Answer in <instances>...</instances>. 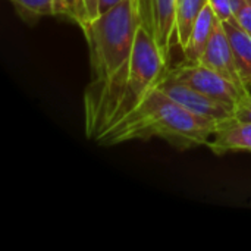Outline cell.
Returning a JSON list of instances; mask_svg holds the SVG:
<instances>
[{"label": "cell", "mask_w": 251, "mask_h": 251, "mask_svg": "<svg viewBox=\"0 0 251 251\" xmlns=\"http://www.w3.org/2000/svg\"><path fill=\"white\" fill-rule=\"evenodd\" d=\"M224 26L232 47L238 74L246 88L251 91V34L241 28L234 19L224 22Z\"/></svg>", "instance_id": "cell-10"}, {"label": "cell", "mask_w": 251, "mask_h": 251, "mask_svg": "<svg viewBox=\"0 0 251 251\" xmlns=\"http://www.w3.org/2000/svg\"><path fill=\"white\" fill-rule=\"evenodd\" d=\"M218 22H219V18L216 16L212 6L207 4L203 9V12L200 13V16L197 18V21L193 26L191 35L188 38V43H187L185 49L182 50L185 62H191V63L200 62V59L215 32Z\"/></svg>", "instance_id": "cell-9"}, {"label": "cell", "mask_w": 251, "mask_h": 251, "mask_svg": "<svg viewBox=\"0 0 251 251\" xmlns=\"http://www.w3.org/2000/svg\"><path fill=\"white\" fill-rule=\"evenodd\" d=\"M122 0H100V13L109 10L110 7L116 6L118 3H121Z\"/></svg>", "instance_id": "cell-19"}, {"label": "cell", "mask_w": 251, "mask_h": 251, "mask_svg": "<svg viewBox=\"0 0 251 251\" xmlns=\"http://www.w3.org/2000/svg\"><path fill=\"white\" fill-rule=\"evenodd\" d=\"M157 88L163 91L166 96H169L172 100L193 112L194 115L209 119L212 122H216L218 125L229 121L234 118V109L229 107L225 103H221L194 88H191L187 84L169 79L166 75L163 79L157 84Z\"/></svg>", "instance_id": "cell-5"}, {"label": "cell", "mask_w": 251, "mask_h": 251, "mask_svg": "<svg viewBox=\"0 0 251 251\" xmlns=\"http://www.w3.org/2000/svg\"><path fill=\"white\" fill-rule=\"evenodd\" d=\"M206 147L216 156L241 151L251 153V122L232 118L219 124Z\"/></svg>", "instance_id": "cell-8"}, {"label": "cell", "mask_w": 251, "mask_h": 251, "mask_svg": "<svg viewBox=\"0 0 251 251\" xmlns=\"http://www.w3.org/2000/svg\"><path fill=\"white\" fill-rule=\"evenodd\" d=\"M141 25L138 0H122L81 28L88 44L91 82L109 81L129 65Z\"/></svg>", "instance_id": "cell-3"}, {"label": "cell", "mask_w": 251, "mask_h": 251, "mask_svg": "<svg viewBox=\"0 0 251 251\" xmlns=\"http://www.w3.org/2000/svg\"><path fill=\"white\" fill-rule=\"evenodd\" d=\"M209 4L215 10L216 16L222 22H228L234 19L232 13V0H209Z\"/></svg>", "instance_id": "cell-15"}, {"label": "cell", "mask_w": 251, "mask_h": 251, "mask_svg": "<svg viewBox=\"0 0 251 251\" xmlns=\"http://www.w3.org/2000/svg\"><path fill=\"white\" fill-rule=\"evenodd\" d=\"M200 63L216 71L218 74H221L222 76L229 79L232 84H235L243 91L251 93L246 88V85L238 74L232 47H231V43H229V38H228V34H226V29H225L222 21L218 22L215 32L200 59Z\"/></svg>", "instance_id": "cell-6"}, {"label": "cell", "mask_w": 251, "mask_h": 251, "mask_svg": "<svg viewBox=\"0 0 251 251\" xmlns=\"http://www.w3.org/2000/svg\"><path fill=\"white\" fill-rule=\"evenodd\" d=\"M169 69L150 31L141 25L128 66L104 82H90L84 93V125L88 140L100 137L132 113L157 87Z\"/></svg>", "instance_id": "cell-1"}, {"label": "cell", "mask_w": 251, "mask_h": 251, "mask_svg": "<svg viewBox=\"0 0 251 251\" xmlns=\"http://www.w3.org/2000/svg\"><path fill=\"white\" fill-rule=\"evenodd\" d=\"M18 15L29 22L34 24L41 18L50 16H60L59 0H9Z\"/></svg>", "instance_id": "cell-12"}, {"label": "cell", "mask_w": 251, "mask_h": 251, "mask_svg": "<svg viewBox=\"0 0 251 251\" xmlns=\"http://www.w3.org/2000/svg\"><path fill=\"white\" fill-rule=\"evenodd\" d=\"M234 118L238 121L251 122V93L246 94L234 107Z\"/></svg>", "instance_id": "cell-16"}, {"label": "cell", "mask_w": 251, "mask_h": 251, "mask_svg": "<svg viewBox=\"0 0 251 251\" xmlns=\"http://www.w3.org/2000/svg\"><path fill=\"white\" fill-rule=\"evenodd\" d=\"M166 76L169 79L187 84L191 88L221 103H225L232 109L246 94H249L243 91L241 88H238L235 84H232L229 79H226L216 71L204 66L200 62L191 63V62L184 60L178 66L169 68L166 72Z\"/></svg>", "instance_id": "cell-4"}, {"label": "cell", "mask_w": 251, "mask_h": 251, "mask_svg": "<svg viewBox=\"0 0 251 251\" xmlns=\"http://www.w3.org/2000/svg\"><path fill=\"white\" fill-rule=\"evenodd\" d=\"M209 4V0H178L176 4V46L184 50L191 35L193 26Z\"/></svg>", "instance_id": "cell-11"}, {"label": "cell", "mask_w": 251, "mask_h": 251, "mask_svg": "<svg viewBox=\"0 0 251 251\" xmlns=\"http://www.w3.org/2000/svg\"><path fill=\"white\" fill-rule=\"evenodd\" d=\"M234 21L251 34V0H232Z\"/></svg>", "instance_id": "cell-14"}, {"label": "cell", "mask_w": 251, "mask_h": 251, "mask_svg": "<svg viewBox=\"0 0 251 251\" xmlns=\"http://www.w3.org/2000/svg\"><path fill=\"white\" fill-rule=\"evenodd\" d=\"M216 128V122L194 115L156 87L132 113L109 128L97 143L116 146L160 138L176 150H190L207 146Z\"/></svg>", "instance_id": "cell-2"}, {"label": "cell", "mask_w": 251, "mask_h": 251, "mask_svg": "<svg viewBox=\"0 0 251 251\" xmlns=\"http://www.w3.org/2000/svg\"><path fill=\"white\" fill-rule=\"evenodd\" d=\"M59 7H60V16L74 21L81 28L88 22V16L82 0H59Z\"/></svg>", "instance_id": "cell-13"}, {"label": "cell", "mask_w": 251, "mask_h": 251, "mask_svg": "<svg viewBox=\"0 0 251 251\" xmlns=\"http://www.w3.org/2000/svg\"><path fill=\"white\" fill-rule=\"evenodd\" d=\"M88 21L97 18L100 15V0H82Z\"/></svg>", "instance_id": "cell-17"}, {"label": "cell", "mask_w": 251, "mask_h": 251, "mask_svg": "<svg viewBox=\"0 0 251 251\" xmlns=\"http://www.w3.org/2000/svg\"><path fill=\"white\" fill-rule=\"evenodd\" d=\"M176 4L178 0H149L147 29L153 35L163 56L169 60L176 46Z\"/></svg>", "instance_id": "cell-7"}, {"label": "cell", "mask_w": 251, "mask_h": 251, "mask_svg": "<svg viewBox=\"0 0 251 251\" xmlns=\"http://www.w3.org/2000/svg\"><path fill=\"white\" fill-rule=\"evenodd\" d=\"M140 6V15H141V24L147 26L149 22V0H138Z\"/></svg>", "instance_id": "cell-18"}]
</instances>
